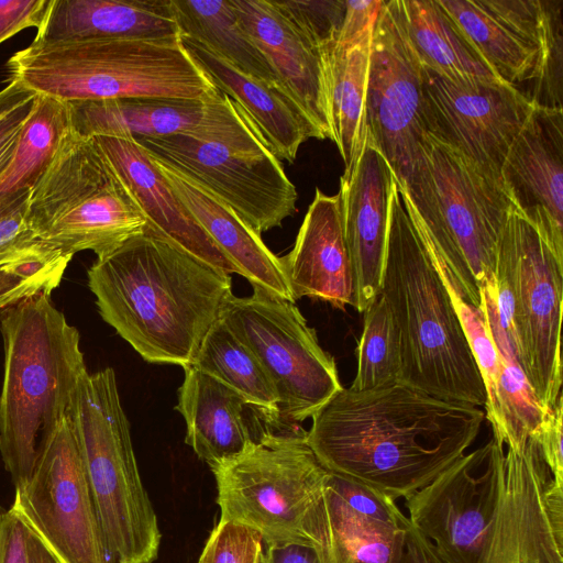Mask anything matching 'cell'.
Here are the masks:
<instances>
[{
  "label": "cell",
  "instance_id": "29",
  "mask_svg": "<svg viewBox=\"0 0 563 563\" xmlns=\"http://www.w3.org/2000/svg\"><path fill=\"white\" fill-rule=\"evenodd\" d=\"M151 157V156H150ZM173 191L239 275L288 301L291 296L280 257L231 208L175 168L151 157Z\"/></svg>",
  "mask_w": 563,
  "mask_h": 563
},
{
  "label": "cell",
  "instance_id": "7",
  "mask_svg": "<svg viewBox=\"0 0 563 563\" xmlns=\"http://www.w3.org/2000/svg\"><path fill=\"white\" fill-rule=\"evenodd\" d=\"M67 417L111 562L154 563L162 533L140 477L129 420L111 367L81 376Z\"/></svg>",
  "mask_w": 563,
  "mask_h": 563
},
{
  "label": "cell",
  "instance_id": "49",
  "mask_svg": "<svg viewBox=\"0 0 563 563\" xmlns=\"http://www.w3.org/2000/svg\"><path fill=\"white\" fill-rule=\"evenodd\" d=\"M26 549L29 563H63L43 538L27 522Z\"/></svg>",
  "mask_w": 563,
  "mask_h": 563
},
{
  "label": "cell",
  "instance_id": "51",
  "mask_svg": "<svg viewBox=\"0 0 563 563\" xmlns=\"http://www.w3.org/2000/svg\"><path fill=\"white\" fill-rule=\"evenodd\" d=\"M31 191H25L8 197H0V217L9 211L23 196Z\"/></svg>",
  "mask_w": 563,
  "mask_h": 563
},
{
  "label": "cell",
  "instance_id": "6",
  "mask_svg": "<svg viewBox=\"0 0 563 563\" xmlns=\"http://www.w3.org/2000/svg\"><path fill=\"white\" fill-rule=\"evenodd\" d=\"M10 80L65 102L125 98L210 100L220 95L187 52L169 40L30 44L7 63Z\"/></svg>",
  "mask_w": 563,
  "mask_h": 563
},
{
  "label": "cell",
  "instance_id": "46",
  "mask_svg": "<svg viewBox=\"0 0 563 563\" xmlns=\"http://www.w3.org/2000/svg\"><path fill=\"white\" fill-rule=\"evenodd\" d=\"M34 98L0 119V176L5 172L12 159L20 132L30 115Z\"/></svg>",
  "mask_w": 563,
  "mask_h": 563
},
{
  "label": "cell",
  "instance_id": "15",
  "mask_svg": "<svg viewBox=\"0 0 563 563\" xmlns=\"http://www.w3.org/2000/svg\"><path fill=\"white\" fill-rule=\"evenodd\" d=\"M504 460L492 439L405 498L409 521L446 563H478L503 493Z\"/></svg>",
  "mask_w": 563,
  "mask_h": 563
},
{
  "label": "cell",
  "instance_id": "32",
  "mask_svg": "<svg viewBox=\"0 0 563 563\" xmlns=\"http://www.w3.org/2000/svg\"><path fill=\"white\" fill-rule=\"evenodd\" d=\"M327 103L333 141L350 170L365 144L366 90L369 67V45L339 47L334 43L322 47Z\"/></svg>",
  "mask_w": 563,
  "mask_h": 563
},
{
  "label": "cell",
  "instance_id": "10",
  "mask_svg": "<svg viewBox=\"0 0 563 563\" xmlns=\"http://www.w3.org/2000/svg\"><path fill=\"white\" fill-rule=\"evenodd\" d=\"M498 310L511 325L525 375L550 410L562 395L563 264L511 207L498 245Z\"/></svg>",
  "mask_w": 563,
  "mask_h": 563
},
{
  "label": "cell",
  "instance_id": "39",
  "mask_svg": "<svg viewBox=\"0 0 563 563\" xmlns=\"http://www.w3.org/2000/svg\"><path fill=\"white\" fill-rule=\"evenodd\" d=\"M263 539L242 523L219 520L197 563H260Z\"/></svg>",
  "mask_w": 563,
  "mask_h": 563
},
{
  "label": "cell",
  "instance_id": "37",
  "mask_svg": "<svg viewBox=\"0 0 563 563\" xmlns=\"http://www.w3.org/2000/svg\"><path fill=\"white\" fill-rule=\"evenodd\" d=\"M363 314L357 369L350 386L358 391L399 382L401 373L398 330L382 295L375 298Z\"/></svg>",
  "mask_w": 563,
  "mask_h": 563
},
{
  "label": "cell",
  "instance_id": "36",
  "mask_svg": "<svg viewBox=\"0 0 563 563\" xmlns=\"http://www.w3.org/2000/svg\"><path fill=\"white\" fill-rule=\"evenodd\" d=\"M71 258L40 239L0 254V313L38 295L51 296Z\"/></svg>",
  "mask_w": 563,
  "mask_h": 563
},
{
  "label": "cell",
  "instance_id": "21",
  "mask_svg": "<svg viewBox=\"0 0 563 563\" xmlns=\"http://www.w3.org/2000/svg\"><path fill=\"white\" fill-rule=\"evenodd\" d=\"M499 179L517 212L563 264V109L533 107Z\"/></svg>",
  "mask_w": 563,
  "mask_h": 563
},
{
  "label": "cell",
  "instance_id": "23",
  "mask_svg": "<svg viewBox=\"0 0 563 563\" xmlns=\"http://www.w3.org/2000/svg\"><path fill=\"white\" fill-rule=\"evenodd\" d=\"M90 139L141 211L145 229L217 269L239 275L135 139L110 135Z\"/></svg>",
  "mask_w": 563,
  "mask_h": 563
},
{
  "label": "cell",
  "instance_id": "31",
  "mask_svg": "<svg viewBox=\"0 0 563 563\" xmlns=\"http://www.w3.org/2000/svg\"><path fill=\"white\" fill-rule=\"evenodd\" d=\"M396 4L422 67L452 80H499L438 0H396Z\"/></svg>",
  "mask_w": 563,
  "mask_h": 563
},
{
  "label": "cell",
  "instance_id": "25",
  "mask_svg": "<svg viewBox=\"0 0 563 563\" xmlns=\"http://www.w3.org/2000/svg\"><path fill=\"white\" fill-rule=\"evenodd\" d=\"M238 19L279 84L323 140H331L322 47L308 38L274 0H230Z\"/></svg>",
  "mask_w": 563,
  "mask_h": 563
},
{
  "label": "cell",
  "instance_id": "50",
  "mask_svg": "<svg viewBox=\"0 0 563 563\" xmlns=\"http://www.w3.org/2000/svg\"><path fill=\"white\" fill-rule=\"evenodd\" d=\"M34 97V92L10 80L8 85L0 90V119Z\"/></svg>",
  "mask_w": 563,
  "mask_h": 563
},
{
  "label": "cell",
  "instance_id": "13",
  "mask_svg": "<svg viewBox=\"0 0 563 563\" xmlns=\"http://www.w3.org/2000/svg\"><path fill=\"white\" fill-rule=\"evenodd\" d=\"M146 153L175 168L231 208L262 234L296 211L297 190L265 146H239L187 135L135 139Z\"/></svg>",
  "mask_w": 563,
  "mask_h": 563
},
{
  "label": "cell",
  "instance_id": "34",
  "mask_svg": "<svg viewBox=\"0 0 563 563\" xmlns=\"http://www.w3.org/2000/svg\"><path fill=\"white\" fill-rule=\"evenodd\" d=\"M71 131L68 102L35 95L12 159L0 176V197L31 191Z\"/></svg>",
  "mask_w": 563,
  "mask_h": 563
},
{
  "label": "cell",
  "instance_id": "40",
  "mask_svg": "<svg viewBox=\"0 0 563 563\" xmlns=\"http://www.w3.org/2000/svg\"><path fill=\"white\" fill-rule=\"evenodd\" d=\"M284 14L313 43H334L345 11V1L274 0Z\"/></svg>",
  "mask_w": 563,
  "mask_h": 563
},
{
  "label": "cell",
  "instance_id": "42",
  "mask_svg": "<svg viewBox=\"0 0 563 563\" xmlns=\"http://www.w3.org/2000/svg\"><path fill=\"white\" fill-rule=\"evenodd\" d=\"M562 418L563 397L561 395L548 411L540 428L529 437L538 443L554 482L560 485H563Z\"/></svg>",
  "mask_w": 563,
  "mask_h": 563
},
{
  "label": "cell",
  "instance_id": "14",
  "mask_svg": "<svg viewBox=\"0 0 563 563\" xmlns=\"http://www.w3.org/2000/svg\"><path fill=\"white\" fill-rule=\"evenodd\" d=\"M12 506L63 563H112L68 417L40 445Z\"/></svg>",
  "mask_w": 563,
  "mask_h": 563
},
{
  "label": "cell",
  "instance_id": "28",
  "mask_svg": "<svg viewBox=\"0 0 563 563\" xmlns=\"http://www.w3.org/2000/svg\"><path fill=\"white\" fill-rule=\"evenodd\" d=\"M180 36L170 0H51L32 44Z\"/></svg>",
  "mask_w": 563,
  "mask_h": 563
},
{
  "label": "cell",
  "instance_id": "4",
  "mask_svg": "<svg viewBox=\"0 0 563 563\" xmlns=\"http://www.w3.org/2000/svg\"><path fill=\"white\" fill-rule=\"evenodd\" d=\"M401 187L443 279L460 299L479 308L482 288L495 276L499 241L512 207L500 180L428 135Z\"/></svg>",
  "mask_w": 563,
  "mask_h": 563
},
{
  "label": "cell",
  "instance_id": "1",
  "mask_svg": "<svg viewBox=\"0 0 563 563\" xmlns=\"http://www.w3.org/2000/svg\"><path fill=\"white\" fill-rule=\"evenodd\" d=\"M311 419L307 442L324 468L396 500L465 454L485 413L395 382L342 387Z\"/></svg>",
  "mask_w": 563,
  "mask_h": 563
},
{
  "label": "cell",
  "instance_id": "18",
  "mask_svg": "<svg viewBox=\"0 0 563 563\" xmlns=\"http://www.w3.org/2000/svg\"><path fill=\"white\" fill-rule=\"evenodd\" d=\"M478 563H563V485L532 438L507 448L503 493Z\"/></svg>",
  "mask_w": 563,
  "mask_h": 563
},
{
  "label": "cell",
  "instance_id": "24",
  "mask_svg": "<svg viewBox=\"0 0 563 563\" xmlns=\"http://www.w3.org/2000/svg\"><path fill=\"white\" fill-rule=\"evenodd\" d=\"M184 372L176 410L186 422L185 442L210 467L236 457L271 432L290 428L217 378L192 366Z\"/></svg>",
  "mask_w": 563,
  "mask_h": 563
},
{
  "label": "cell",
  "instance_id": "16",
  "mask_svg": "<svg viewBox=\"0 0 563 563\" xmlns=\"http://www.w3.org/2000/svg\"><path fill=\"white\" fill-rule=\"evenodd\" d=\"M422 68L401 24L396 0L384 1L371 43L366 126L367 136L400 186L408 179L428 136Z\"/></svg>",
  "mask_w": 563,
  "mask_h": 563
},
{
  "label": "cell",
  "instance_id": "8",
  "mask_svg": "<svg viewBox=\"0 0 563 563\" xmlns=\"http://www.w3.org/2000/svg\"><path fill=\"white\" fill-rule=\"evenodd\" d=\"M26 220L37 239L73 256L100 257L146 227L93 141L73 130L31 190Z\"/></svg>",
  "mask_w": 563,
  "mask_h": 563
},
{
  "label": "cell",
  "instance_id": "20",
  "mask_svg": "<svg viewBox=\"0 0 563 563\" xmlns=\"http://www.w3.org/2000/svg\"><path fill=\"white\" fill-rule=\"evenodd\" d=\"M409 523L389 496L330 472L306 533L339 563H399Z\"/></svg>",
  "mask_w": 563,
  "mask_h": 563
},
{
  "label": "cell",
  "instance_id": "12",
  "mask_svg": "<svg viewBox=\"0 0 563 563\" xmlns=\"http://www.w3.org/2000/svg\"><path fill=\"white\" fill-rule=\"evenodd\" d=\"M492 73L529 99L560 108L563 0H438Z\"/></svg>",
  "mask_w": 563,
  "mask_h": 563
},
{
  "label": "cell",
  "instance_id": "11",
  "mask_svg": "<svg viewBox=\"0 0 563 563\" xmlns=\"http://www.w3.org/2000/svg\"><path fill=\"white\" fill-rule=\"evenodd\" d=\"M220 317L264 369L283 424L311 418L342 389L334 358L295 302L253 286L249 297L231 294Z\"/></svg>",
  "mask_w": 563,
  "mask_h": 563
},
{
  "label": "cell",
  "instance_id": "5",
  "mask_svg": "<svg viewBox=\"0 0 563 563\" xmlns=\"http://www.w3.org/2000/svg\"><path fill=\"white\" fill-rule=\"evenodd\" d=\"M0 329V454L15 488L31 475L40 445L67 417L87 368L79 332L48 295L3 311Z\"/></svg>",
  "mask_w": 563,
  "mask_h": 563
},
{
  "label": "cell",
  "instance_id": "19",
  "mask_svg": "<svg viewBox=\"0 0 563 563\" xmlns=\"http://www.w3.org/2000/svg\"><path fill=\"white\" fill-rule=\"evenodd\" d=\"M71 130L85 137L187 135L239 146H265L227 95L210 100L125 98L68 102ZM266 147V146H265Z\"/></svg>",
  "mask_w": 563,
  "mask_h": 563
},
{
  "label": "cell",
  "instance_id": "44",
  "mask_svg": "<svg viewBox=\"0 0 563 563\" xmlns=\"http://www.w3.org/2000/svg\"><path fill=\"white\" fill-rule=\"evenodd\" d=\"M0 563H29L26 522L12 505L0 506Z\"/></svg>",
  "mask_w": 563,
  "mask_h": 563
},
{
  "label": "cell",
  "instance_id": "41",
  "mask_svg": "<svg viewBox=\"0 0 563 563\" xmlns=\"http://www.w3.org/2000/svg\"><path fill=\"white\" fill-rule=\"evenodd\" d=\"M383 0H347L334 44L339 47L369 45Z\"/></svg>",
  "mask_w": 563,
  "mask_h": 563
},
{
  "label": "cell",
  "instance_id": "48",
  "mask_svg": "<svg viewBox=\"0 0 563 563\" xmlns=\"http://www.w3.org/2000/svg\"><path fill=\"white\" fill-rule=\"evenodd\" d=\"M399 563H446L434 545L412 525L405 537L404 551Z\"/></svg>",
  "mask_w": 563,
  "mask_h": 563
},
{
  "label": "cell",
  "instance_id": "33",
  "mask_svg": "<svg viewBox=\"0 0 563 563\" xmlns=\"http://www.w3.org/2000/svg\"><path fill=\"white\" fill-rule=\"evenodd\" d=\"M170 3L181 36L198 41L251 76L279 84L272 66L241 25L230 0H170Z\"/></svg>",
  "mask_w": 563,
  "mask_h": 563
},
{
  "label": "cell",
  "instance_id": "47",
  "mask_svg": "<svg viewBox=\"0 0 563 563\" xmlns=\"http://www.w3.org/2000/svg\"><path fill=\"white\" fill-rule=\"evenodd\" d=\"M260 563H322L318 550L312 544L263 543Z\"/></svg>",
  "mask_w": 563,
  "mask_h": 563
},
{
  "label": "cell",
  "instance_id": "22",
  "mask_svg": "<svg viewBox=\"0 0 563 563\" xmlns=\"http://www.w3.org/2000/svg\"><path fill=\"white\" fill-rule=\"evenodd\" d=\"M395 175L371 139L340 178V209L354 276V305L363 313L379 295L389 230Z\"/></svg>",
  "mask_w": 563,
  "mask_h": 563
},
{
  "label": "cell",
  "instance_id": "2",
  "mask_svg": "<svg viewBox=\"0 0 563 563\" xmlns=\"http://www.w3.org/2000/svg\"><path fill=\"white\" fill-rule=\"evenodd\" d=\"M102 319L148 363L190 366L232 294L229 274L147 229L88 269Z\"/></svg>",
  "mask_w": 563,
  "mask_h": 563
},
{
  "label": "cell",
  "instance_id": "9",
  "mask_svg": "<svg viewBox=\"0 0 563 563\" xmlns=\"http://www.w3.org/2000/svg\"><path fill=\"white\" fill-rule=\"evenodd\" d=\"M220 520L258 531L263 543L311 544L308 520L330 472L322 466L299 426L268 433L234 459L210 467Z\"/></svg>",
  "mask_w": 563,
  "mask_h": 563
},
{
  "label": "cell",
  "instance_id": "30",
  "mask_svg": "<svg viewBox=\"0 0 563 563\" xmlns=\"http://www.w3.org/2000/svg\"><path fill=\"white\" fill-rule=\"evenodd\" d=\"M481 297V309L499 358L497 405L489 422L497 443L516 449L540 428L549 410L531 388L521 367L514 330L499 313L495 276L485 283Z\"/></svg>",
  "mask_w": 563,
  "mask_h": 563
},
{
  "label": "cell",
  "instance_id": "27",
  "mask_svg": "<svg viewBox=\"0 0 563 563\" xmlns=\"http://www.w3.org/2000/svg\"><path fill=\"white\" fill-rule=\"evenodd\" d=\"M181 42L214 86L236 103L277 159L294 163L305 141L310 137L323 140L319 130L282 85L235 68L196 40L181 36Z\"/></svg>",
  "mask_w": 563,
  "mask_h": 563
},
{
  "label": "cell",
  "instance_id": "52",
  "mask_svg": "<svg viewBox=\"0 0 563 563\" xmlns=\"http://www.w3.org/2000/svg\"><path fill=\"white\" fill-rule=\"evenodd\" d=\"M320 554V558L322 560V563H339L335 558L332 555V553L324 547H318L316 548Z\"/></svg>",
  "mask_w": 563,
  "mask_h": 563
},
{
  "label": "cell",
  "instance_id": "17",
  "mask_svg": "<svg viewBox=\"0 0 563 563\" xmlns=\"http://www.w3.org/2000/svg\"><path fill=\"white\" fill-rule=\"evenodd\" d=\"M422 98L428 135L498 179L512 142L536 106L500 80H452L424 67Z\"/></svg>",
  "mask_w": 563,
  "mask_h": 563
},
{
  "label": "cell",
  "instance_id": "45",
  "mask_svg": "<svg viewBox=\"0 0 563 563\" xmlns=\"http://www.w3.org/2000/svg\"><path fill=\"white\" fill-rule=\"evenodd\" d=\"M30 194L23 196L0 217V254L27 241L37 239L26 220Z\"/></svg>",
  "mask_w": 563,
  "mask_h": 563
},
{
  "label": "cell",
  "instance_id": "3",
  "mask_svg": "<svg viewBox=\"0 0 563 563\" xmlns=\"http://www.w3.org/2000/svg\"><path fill=\"white\" fill-rule=\"evenodd\" d=\"M379 295L399 334V382L440 399L485 407V387L449 287L396 179Z\"/></svg>",
  "mask_w": 563,
  "mask_h": 563
},
{
  "label": "cell",
  "instance_id": "35",
  "mask_svg": "<svg viewBox=\"0 0 563 563\" xmlns=\"http://www.w3.org/2000/svg\"><path fill=\"white\" fill-rule=\"evenodd\" d=\"M190 366L217 378L283 424L277 396L264 369L221 317L203 338Z\"/></svg>",
  "mask_w": 563,
  "mask_h": 563
},
{
  "label": "cell",
  "instance_id": "43",
  "mask_svg": "<svg viewBox=\"0 0 563 563\" xmlns=\"http://www.w3.org/2000/svg\"><path fill=\"white\" fill-rule=\"evenodd\" d=\"M51 0H0V44L27 27H38Z\"/></svg>",
  "mask_w": 563,
  "mask_h": 563
},
{
  "label": "cell",
  "instance_id": "26",
  "mask_svg": "<svg viewBox=\"0 0 563 563\" xmlns=\"http://www.w3.org/2000/svg\"><path fill=\"white\" fill-rule=\"evenodd\" d=\"M294 300L303 297L344 309L354 305V276L339 194L316 188L291 251L280 257Z\"/></svg>",
  "mask_w": 563,
  "mask_h": 563
},
{
  "label": "cell",
  "instance_id": "38",
  "mask_svg": "<svg viewBox=\"0 0 563 563\" xmlns=\"http://www.w3.org/2000/svg\"><path fill=\"white\" fill-rule=\"evenodd\" d=\"M449 290L485 387V418L490 421L494 418L497 405L498 353L481 307L476 308L464 302L450 287Z\"/></svg>",
  "mask_w": 563,
  "mask_h": 563
}]
</instances>
